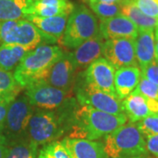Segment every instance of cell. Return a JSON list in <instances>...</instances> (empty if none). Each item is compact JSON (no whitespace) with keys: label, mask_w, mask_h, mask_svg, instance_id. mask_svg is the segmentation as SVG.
<instances>
[{"label":"cell","mask_w":158,"mask_h":158,"mask_svg":"<svg viewBox=\"0 0 158 158\" xmlns=\"http://www.w3.org/2000/svg\"><path fill=\"white\" fill-rule=\"evenodd\" d=\"M78 105L76 98H72L65 105L54 110L35 109L27 127V141L43 146L58 141L67 135L69 130L71 116Z\"/></svg>","instance_id":"1"},{"label":"cell","mask_w":158,"mask_h":158,"mask_svg":"<svg viewBox=\"0 0 158 158\" xmlns=\"http://www.w3.org/2000/svg\"><path fill=\"white\" fill-rule=\"evenodd\" d=\"M127 120L125 113L111 114L78 104L71 116L68 136L97 141L118 129Z\"/></svg>","instance_id":"2"},{"label":"cell","mask_w":158,"mask_h":158,"mask_svg":"<svg viewBox=\"0 0 158 158\" xmlns=\"http://www.w3.org/2000/svg\"><path fill=\"white\" fill-rule=\"evenodd\" d=\"M63 53L58 46L40 44L24 56L13 72L14 78L22 89L44 80L53 64Z\"/></svg>","instance_id":"3"},{"label":"cell","mask_w":158,"mask_h":158,"mask_svg":"<svg viewBox=\"0 0 158 158\" xmlns=\"http://www.w3.org/2000/svg\"><path fill=\"white\" fill-rule=\"evenodd\" d=\"M105 151L110 158L147 155L145 137L135 123H126L104 138Z\"/></svg>","instance_id":"4"},{"label":"cell","mask_w":158,"mask_h":158,"mask_svg":"<svg viewBox=\"0 0 158 158\" xmlns=\"http://www.w3.org/2000/svg\"><path fill=\"white\" fill-rule=\"evenodd\" d=\"M98 34V18L85 6L77 5L69 16L61 43L68 49H75Z\"/></svg>","instance_id":"5"},{"label":"cell","mask_w":158,"mask_h":158,"mask_svg":"<svg viewBox=\"0 0 158 158\" xmlns=\"http://www.w3.org/2000/svg\"><path fill=\"white\" fill-rule=\"evenodd\" d=\"M35 108L30 103L27 96H18L10 103L6 124L2 135L8 141V146L27 141V127Z\"/></svg>","instance_id":"6"},{"label":"cell","mask_w":158,"mask_h":158,"mask_svg":"<svg viewBox=\"0 0 158 158\" xmlns=\"http://www.w3.org/2000/svg\"><path fill=\"white\" fill-rule=\"evenodd\" d=\"M74 94L79 105L90 106L98 111L111 114L124 113L122 100L87 83L82 72H79L76 77Z\"/></svg>","instance_id":"7"},{"label":"cell","mask_w":158,"mask_h":158,"mask_svg":"<svg viewBox=\"0 0 158 158\" xmlns=\"http://www.w3.org/2000/svg\"><path fill=\"white\" fill-rule=\"evenodd\" d=\"M39 30L27 19L0 21V45L14 44L30 50L41 44Z\"/></svg>","instance_id":"8"},{"label":"cell","mask_w":158,"mask_h":158,"mask_svg":"<svg viewBox=\"0 0 158 158\" xmlns=\"http://www.w3.org/2000/svg\"><path fill=\"white\" fill-rule=\"evenodd\" d=\"M26 95L34 107L56 110L74 98V91H67L39 81L26 88Z\"/></svg>","instance_id":"9"},{"label":"cell","mask_w":158,"mask_h":158,"mask_svg":"<svg viewBox=\"0 0 158 158\" xmlns=\"http://www.w3.org/2000/svg\"><path fill=\"white\" fill-rule=\"evenodd\" d=\"M103 55L114 68L138 66L135 56V40L117 38L105 41Z\"/></svg>","instance_id":"10"},{"label":"cell","mask_w":158,"mask_h":158,"mask_svg":"<svg viewBox=\"0 0 158 158\" xmlns=\"http://www.w3.org/2000/svg\"><path fill=\"white\" fill-rule=\"evenodd\" d=\"M77 70L69 52H64L62 56L53 64L42 81L59 89L74 91Z\"/></svg>","instance_id":"11"},{"label":"cell","mask_w":158,"mask_h":158,"mask_svg":"<svg viewBox=\"0 0 158 158\" xmlns=\"http://www.w3.org/2000/svg\"><path fill=\"white\" fill-rule=\"evenodd\" d=\"M115 70L116 69L107 60L101 57L90 64L82 74L85 81L90 85L117 97L114 88Z\"/></svg>","instance_id":"12"},{"label":"cell","mask_w":158,"mask_h":158,"mask_svg":"<svg viewBox=\"0 0 158 158\" xmlns=\"http://www.w3.org/2000/svg\"><path fill=\"white\" fill-rule=\"evenodd\" d=\"M69 15H60L55 17H38L30 15L27 19L31 21L39 30L41 35V44L49 45L61 42L65 32Z\"/></svg>","instance_id":"13"},{"label":"cell","mask_w":158,"mask_h":158,"mask_svg":"<svg viewBox=\"0 0 158 158\" xmlns=\"http://www.w3.org/2000/svg\"><path fill=\"white\" fill-rule=\"evenodd\" d=\"M123 110L131 123H137L151 115L158 114V101L146 98L134 90L127 98L122 100Z\"/></svg>","instance_id":"14"},{"label":"cell","mask_w":158,"mask_h":158,"mask_svg":"<svg viewBox=\"0 0 158 158\" xmlns=\"http://www.w3.org/2000/svg\"><path fill=\"white\" fill-rule=\"evenodd\" d=\"M138 32L139 28L122 14L100 20L99 23V33L106 40L117 38L135 40Z\"/></svg>","instance_id":"15"},{"label":"cell","mask_w":158,"mask_h":158,"mask_svg":"<svg viewBox=\"0 0 158 158\" xmlns=\"http://www.w3.org/2000/svg\"><path fill=\"white\" fill-rule=\"evenodd\" d=\"M106 40L100 33L85 41L73 51L69 52L77 69L86 68L96 60L101 58Z\"/></svg>","instance_id":"16"},{"label":"cell","mask_w":158,"mask_h":158,"mask_svg":"<svg viewBox=\"0 0 158 158\" xmlns=\"http://www.w3.org/2000/svg\"><path fill=\"white\" fill-rule=\"evenodd\" d=\"M62 143L71 158H110L105 151L103 142L65 136Z\"/></svg>","instance_id":"17"},{"label":"cell","mask_w":158,"mask_h":158,"mask_svg":"<svg viewBox=\"0 0 158 158\" xmlns=\"http://www.w3.org/2000/svg\"><path fill=\"white\" fill-rule=\"evenodd\" d=\"M141 77L139 66H128L117 69L114 74V88L120 100L134 92Z\"/></svg>","instance_id":"18"},{"label":"cell","mask_w":158,"mask_h":158,"mask_svg":"<svg viewBox=\"0 0 158 158\" xmlns=\"http://www.w3.org/2000/svg\"><path fill=\"white\" fill-rule=\"evenodd\" d=\"M155 47L154 29H139L135 39V56L141 69L156 60Z\"/></svg>","instance_id":"19"},{"label":"cell","mask_w":158,"mask_h":158,"mask_svg":"<svg viewBox=\"0 0 158 158\" xmlns=\"http://www.w3.org/2000/svg\"><path fill=\"white\" fill-rule=\"evenodd\" d=\"M74 6L69 0H32L29 16L47 18L69 15Z\"/></svg>","instance_id":"20"},{"label":"cell","mask_w":158,"mask_h":158,"mask_svg":"<svg viewBox=\"0 0 158 158\" xmlns=\"http://www.w3.org/2000/svg\"><path fill=\"white\" fill-rule=\"evenodd\" d=\"M32 0H0V21L27 19Z\"/></svg>","instance_id":"21"},{"label":"cell","mask_w":158,"mask_h":158,"mask_svg":"<svg viewBox=\"0 0 158 158\" xmlns=\"http://www.w3.org/2000/svg\"><path fill=\"white\" fill-rule=\"evenodd\" d=\"M30 49L22 46L14 44L0 45V69L12 71L17 68L24 56Z\"/></svg>","instance_id":"22"},{"label":"cell","mask_w":158,"mask_h":158,"mask_svg":"<svg viewBox=\"0 0 158 158\" xmlns=\"http://www.w3.org/2000/svg\"><path fill=\"white\" fill-rule=\"evenodd\" d=\"M121 6V14L128 18L139 29H155L158 26V19L149 17L134 4L127 3Z\"/></svg>","instance_id":"23"},{"label":"cell","mask_w":158,"mask_h":158,"mask_svg":"<svg viewBox=\"0 0 158 158\" xmlns=\"http://www.w3.org/2000/svg\"><path fill=\"white\" fill-rule=\"evenodd\" d=\"M39 146L34 142L25 141L9 147L5 158H37Z\"/></svg>","instance_id":"24"},{"label":"cell","mask_w":158,"mask_h":158,"mask_svg":"<svg viewBox=\"0 0 158 158\" xmlns=\"http://www.w3.org/2000/svg\"><path fill=\"white\" fill-rule=\"evenodd\" d=\"M37 158H71L62 141H56L43 145L39 149Z\"/></svg>","instance_id":"25"},{"label":"cell","mask_w":158,"mask_h":158,"mask_svg":"<svg viewBox=\"0 0 158 158\" xmlns=\"http://www.w3.org/2000/svg\"><path fill=\"white\" fill-rule=\"evenodd\" d=\"M89 6L100 20L116 17L121 14V6L119 4L89 3Z\"/></svg>","instance_id":"26"},{"label":"cell","mask_w":158,"mask_h":158,"mask_svg":"<svg viewBox=\"0 0 158 158\" xmlns=\"http://www.w3.org/2000/svg\"><path fill=\"white\" fill-rule=\"evenodd\" d=\"M135 125L144 136L158 135V114L148 116Z\"/></svg>","instance_id":"27"},{"label":"cell","mask_w":158,"mask_h":158,"mask_svg":"<svg viewBox=\"0 0 158 158\" xmlns=\"http://www.w3.org/2000/svg\"><path fill=\"white\" fill-rule=\"evenodd\" d=\"M135 90L146 98L158 101V86L148 81V79L144 78L143 77H141V80Z\"/></svg>","instance_id":"28"},{"label":"cell","mask_w":158,"mask_h":158,"mask_svg":"<svg viewBox=\"0 0 158 158\" xmlns=\"http://www.w3.org/2000/svg\"><path fill=\"white\" fill-rule=\"evenodd\" d=\"M133 3L144 14L158 19V0H135Z\"/></svg>","instance_id":"29"},{"label":"cell","mask_w":158,"mask_h":158,"mask_svg":"<svg viewBox=\"0 0 158 158\" xmlns=\"http://www.w3.org/2000/svg\"><path fill=\"white\" fill-rule=\"evenodd\" d=\"M141 77L158 86V62L156 60L141 69Z\"/></svg>","instance_id":"30"},{"label":"cell","mask_w":158,"mask_h":158,"mask_svg":"<svg viewBox=\"0 0 158 158\" xmlns=\"http://www.w3.org/2000/svg\"><path fill=\"white\" fill-rule=\"evenodd\" d=\"M146 150L147 154L151 155L152 156L158 158V135H146Z\"/></svg>","instance_id":"31"},{"label":"cell","mask_w":158,"mask_h":158,"mask_svg":"<svg viewBox=\"0 0 158 158\" xmlns=\"http://www.w3.org/2000/svg\"><path fill=\"white\" fill-rule=\"evenodd\" d=\"M10 103L7 102H0V134L2 135L3 130L6 124V115Z\"/></svg>","instance_id":"32"},{"label":"cell","mask_w":158,"mask_h":158,"mask_svg":"<svg viewBox=\"0 0 158 158\" xmlns=\"http://www.w3.org/2000/svg\"><path fill=\"white\" fill-rule=\"evenodd\" d=\"M9 150V146L0 143V158H5Z\"/></svg>","instance_id":"33"},{"label":"cell","mask_w":158,"mask_h":158,"mask_svg":"<svg viewBox=\"0 0 158 158\" xmlns=\"http://www.w3.org/2000/svg\"><path fill=\"white\" fill-rule=\"evenodd\" d=\"M156 31H155V41H156V61L158 62V26L156 27Z\"/></svg>","instance_id":"34"},{"label":"cell","mask_w":158,"mask_h":158,"mask_svg":"<svg viewBox=\"0 0 158 158\" xmlns=\"http://www.w3.org/2000/svg\"><path fill=\"white\" fill-rule=\"evenodd\" d=\"M120 0H93L89 3H106V4H119Z\"/></svg>","instance_id":"35"},{"label":"cell","mask_w":158,"mask_h":158,"mask_svg":"<svg viewBox=\"0 0 158 158\" xmlns=\"http://www.w3.org/2000/svg\"><path fill=\"white\" fill-rule=\"evenodd\" d=\"M12 100H11L10 98H8L2 92V90H0V102H7V103H11Z\"/></svg>","instance_id":"36"},{"label":"cell","mask_w":158,"mask_h":158,"mask_svg":"<svg viewBox=\"0 0 158 158\" xmlns=\"http://www.w3.org/2000/svg\"><path fill=\"white\" fill-rule=\"evenodd\" d=\"M0 143L1 144H5V145H7L8 146V141L6 140V138L3 135L0 134Z\"/></svg>","instance_id":"37"},{"label":"cell","mask_w":158,"mask_h":158,"mask_svg":"<svg viewBox=\"0 0 158 158\" xmlns=\"http://www.w3.org/2000/svg\"><path fill=\"white\" fill-rule=\"evenodd\" d=\"M135 0H120L119 1V5H124V4H127V3H133Z\"/></svg>","instance_id":"38"},{"label":"cell","mask_w":158,"mask_h":158,"mask_svg":"<svg viewBox=\"0 0 158 158\" xmlns=\"http://www.w3.org/2000/svg\"><path fill=\"white\" fill-rule=\"evenodd\" d=\"M127 158H150L147 155H142V156H133V157H127Z\"/></svg>","instance_id":"39"}]
</instances>
